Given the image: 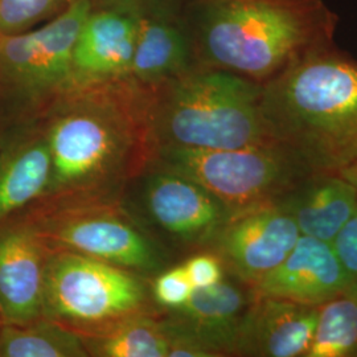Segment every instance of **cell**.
I'll list each match as a JSON object with an SVG mask.
<instances>
[{
	"label": "cell",
	"instance_id": "cell-1",
	"mask_svg": "<svg viewBox=\"0 0 357 357\" xmlns=\"http://www.w3.org/2000/svg\"><path fill=\"white\" fill-rule=\"evenodd\" d=\"M183 20L199 66L259 84L335 44L339 22L323 0H191Z\"/></svg>",
	"mask_w": 357,
	"mask_h": 357
},
{
	"label": "cell",
	"instance_id": "cell-2",
	"mask_svg": "<svg viewBox=\"0 0 357 357\" xmlns=\"http://www.w3.org/2000/svg\"><path fill=\"white\" fill-rule=\"evenodd\" d=\"M147 90L130 78L70 86L33 116L51 151L44 197L66 199L112 181L132 149L147 143Z\"/></svg>",
	"mask_w": 357,
	"mask_h": 357
},
{
	"label": "cell",
	"instance_id": "cell-3",
	"mask_svg": "<svg viewBox=\"0 0 357 357\" xmlns=\"http://www.w3.org/2000/svg\"><path fill=\"white\" fill-rule=\"evenodd\" d=\"M270 139L314 171L357 155V61L335 44L308 52L262 84Z\"/></svg>",
	"mask_w": 357,
	"mask_h": 357
},
{
	"label": "cell",
	"instance_id": "cell-4",
	"mask_svg": "<svg viewBox=\"0 0 357 357\" xmlns=\"http://www.w3.org/2000/svg\"><path fill=\"white\" fill-rule=\"evenodd\" d=\"M146 90L151 147L230 150L273 142L262 112V84L253 79L197 66Z\"/></svg>",
	"mask_w": 357,
	"mask_h": 357
},
{
	"label": "cell",
	"instance_id": "cell-5",
	"mask_svg": "<svg viewBox=\"0 0 357 357\" xmlns=\"http://www.w3.org/2000/svg\"><path fill=\"white\" fill-rule=\"evenodd\" d=\"M159 169L175 172L212 193L231 215L277 200L315 172L289 149L268 142L230 150L153 146Z\"/></svg>",
	"mask_w": 357,
	"mask_h": 357
},
{
	"label": "cell",
	"instance_id": "cell-6",
	"mask_svg": "<svg viewBox=\"0 0 357 357\" xmlns=\"http://www.w3.org/2000/svg\"><path fill=\"white\" fill-rule=\"evenodd\" d=\"M88 0L38 29L0 33V121L10 126L32 119L70 86L72 50L89 13Z\"/></svg>",
	"mask_w": 357,
	"mask_h": 357
},
{
	"label": "cell",
	"instance_id": "cell-7",
	"mask_svg": "<svg viewBox=\"0 0 357 357\" xmlns=\"http://www.w3.org/2000/svg\"><path fill=\"white\" fill-rule=\"evenodd\" d=\"M144 286L128 270L69 250L50 252L44 268V318L106 327L137 314Z\"/></svg>",
	"mask_w": 357,
	"mask_h": 357
},
{
	"label": "cell",
	"instance_id": "cell-8",
	"mask_svg": "<svg viewBox=\"0 0 357 357\" xmlns=\"http://www.w3.org/2000/svg\"><path fill=\"white\" fill-rule=\"evenodd\" d=\"M54 250L89 255L119 268L153 270L159 258L139 230L112 208L75 206L31 220Z\"/></svg>",
	"mask_w": 357,
	"mask_h": 357
},
{
	"label": "cell",
	"instance_id": "cell-9",
	"mask_svg": "<svg viewBox=\"0 0 357 357\" xmlns=\"http://www.w3.org/2000/svg\"><path fill=\"white\" fill-rule=\"evenodd\" d=\"M301 236L293 217L274 200L231 215L215 241L222 262L253 284L281 265Z\"/></svg>",
	"mask_w": 357,
	"mask_h": 357
},
{
	"label": "cell",
	"instance_id": "cell-10",
	"mask_svg": "<svg viewBox=\"0 0 357 357\" xmlns=\"http://www.w3.org/2000/svg\"><path fill=\"white\" fill-rule=\"evenodd\" d=\"M50 253L31 220L0 224V319L26 326L44 318V268Z\"/></svg>",
	"mask_w": 357,
	"mask_h": 357
},
{
	"label": "cell",
	"instance_id": "cell-11",
	"mask_svg": "<svg viewBox=\"0 0 357 357\" xmlns=\"http://www.w3.org/2000/svg\"><path fill=\"white\" fill-rule=\"evenodd\" d=\"M149 215L183 243L215 240L231 212L197 183L166 169H156L144 184Z\"/></svg>",
	"mask_w": 357,
	"mask_h": 357
},
{
	"label": "cell",
	"instance_id": "cell-12",
	"mask_svg": "<svg viewBox=\"0 0 357 357\" xmlns=\"http://www.w3.org/2000/svg\"><path fill=\"white\" fill-rule=\"evenodd\" d=\"M138 26L139 19L132 15L90 8L73 44L70 86L128 78Z\"/></svg>",
	"mask_w": 357,
	"mask_h": 357
},
{
	"label": "cell",
	"instance_id": "cell-13",
	"mask_svg": "<svg viewBox=\"0 0 357 357\" xmlns=\"http://www.w3.org/2000/svg\"><path fill=\"white\" fill-rule=\"evenodd\" d=\"M331 243L301 236L280 266L252 284L253 296L320 306L351 287Z\"/></svg>",
	"mask_w": 357,
	"mask_h": 357
},
{
	"label": "cell",
	"instance_id": "cell-14",
	"mask_svg": "<svg viewBox=\"0 0 357 357\" xmlns=\"http://www.w3.org/2000/svg\"><path fill=\"white\" fill-rule=\"evenodd\" d=\"M319 306L274 296H253L238 332L234 354L245 356H306Z\"/></svg>",
	"mask_w": 357,
	"mask_h": 357
},
{
	"label": "cell",
	"instance_id": "cell-15",
	"mask_svg": "<svg viewBox=\"0 0 357 357\" xmlns=\"http://www.w3.org/2000/svg\"><path fill=\"white\" fill-rule=\"evenodd\" d=\"M8 128L0 141V224L44 197L51 180V151L38 121Z\"/></svg>",
	"mask_w": 357,
	"mask_h": 357
},
{
	"label": "cell",
	"instance_id": "cell-16",
	"mask_svg": "<svg viewBox=\"0 0 357 357\" xmlns=\"http://www.w3.org/2000/svg\"><path fill=\"white\" fill-rule=\"evenodd\" d=\"M302 236L331 243L357 209V190L336 172L315 171L277 200Z\"/></svg>",
	"mask_w": 357,
	"mask_h": 357
},
{
	"label": "cell",
	"instance_id": "cell-17",
	"mask_svg": "<svg viewBox=\"0 0 357 357\" xmlns=\"http://www.w3.org/2000/svg\"><path fill=\"white\" fill-rule=\"evenodd\" d=\"M197 66L183 16L139 19L130 79L142 88L153 89Z\"/></svg>",
	"mask_w": 357,
	"mask_h": 357
},
{
	"label": "cell",
	"instance_id": "cell-18",
	"mask_svg": "<svg viewBox=\"0 0 357 357\" xmlns=\"http://www.w3.org/2000/svg\"><path fill=\"white\" fill-rule=\"evenodd\" d=\"M248 306L245 294L237 286L221 281L195 289L191 298L175 308V321L191 332L213 356L234 354Z\"/></svg>",
	"mask_w": 357,
	"mask_h": 357
},
{
	"label": "cell",
	"instance_id": "cell-19",
	"mask_svg": "<svg viewBox=\"0 0 357 357\" xmlns=\"http://www.w3.org/2000/svg\"><path fill=\"white\" fill-rule=\"evenodd\" d=\"M85 356H89L85 342L54 320L43 318L26 326L0 327V357Z\"/></svg>",
	"mask_w": 357,
	"mask_h": 357
},
{
	"label": "cell",
	"instance_id": "cell-20",
	"mask_svg": "<svg viewBox=\"0 0 357 357\" xmlns=\"http://www.w3.org/2000/svg\"><path fill=\"white\" fill-rule=\"evenodd\" d=\"M89 355L102 357H168L165 323L132 314L103 327L85 342Z\"/></svg>",
	"mask_w": 357,
	"mask_h": 357
},
{
	"label": "cell",
	"instance_id": "cell-21",
	"mask_svg": "<svg viewBox=\"0 0 357 357\" xmlns=\"http://www.w3.org/2000/svg\"><path fill=\"white\" fill-rule=\"evenodd\" d=\"M357 356V287L319 306V318L305 357Z\"/></svg>",
	"mask_w": 357,
	"mask_h": 357
},
{
	"label": "cell",
	"instance_id": "cell-22",
	"mask_svg": "<svg viewBox=\"0 0 357 357\" xmlns=\"http://www.w3.org/2000/svg\"><path fill=\"white\" fill-rule=\"evenodd\" d=\"M76 0H0V33H19L47 23Z\"/></svg>",
	"mask_w": 357,
	"mask_h": 357
},
{
	"label": "cell",
	"instance_id": "cell-23",
	"mask_svg": "<svg viewBox=\"0 0 357 357\" xmlns=\"http://www.w3.org/2000/svg\"><path fill=\"white\" fill-rule=\"evenodd\" d=\"M91 10H113L143 17H181L191 0H88Z\"/></svg>",
	"mask_w": 357,
	"mask_h": 357
},
{
	"label": "cell",
	"instance_id": "cell-24",
	"mask_svg": "<svg viewBox=\"0 0 357 357\" xmlns=\"http://www.w3.org/2000/svg\"><path fill=\"white\" fill-rule=\"evenodd\" d=\"M193 290L195 287L184 266L168 270L160 274L153 283V296L156 302L172 310L183 306L191 298Z\"/></svg>",
	"mask_w": 357,
	"mask_h": 357
},
{
	"label": "cell",
	"instance_id": "cell-25",
	"mask_svg": "<svg viewBox=\"0 0 357 357\" xmlns=\"http://www.w3.org/2000/svg\"><path fill=\"white\" fill-rule=\"evenodd\" d=\"M332 246L352 286L357 287V209L333 238Z\"/></svg>",
	"mask_w": 357,
	"mask_h": 357
},
{
	"label": "cell",
	"instance_id": "cell-26",
	"mask_svg": "<svg viewBox=\"0 0 357 357\" xmlns=\"http://www.w3.org/2000/svg\"><path fill=\"white\" fill-rule=\"evenodd\" d=\"M183 266L195 289H205L213 286L224 278V268L221 259H218L215 255H193Z\"/></svg>",
	"mask_w": 357,
	"mask_h": 357
},
{
	"label": "cell",
	"instance_id": "cell-27",
	"mask_svg": "<svg viewBox=\"0 0 357 357\" xmlns=\"http://www.w3.org/2000/svg\"><path fill=\"white\" fill-rule=\"evenodd\" d=\"M168 336V357H213L191 332L187 331L175 320L165 323Z\"/></svg>",
	"mask_w": 357,
	"mask_h": 357
},
{
	"label": "cell",
	"instance_id": "cell-28",
	"mask_svg": "<svg viewBox=\"0 0 357 357\" xmlns=\"http://www.w3.org/2000/svg\"><path fill=\"white\" fill-rule=\"evenodd\" d=\"M336 174L345 178L347 181H349L357 190V155L355 158H352L347 165L340 167L336 171Z\"/></svg>",
	"mask_w": 357,
	"mask_h": 357
},
{
	"label": "cell",
	"instance_id": "cell-29",
	"mask_svg": "<svg viewBox=\"0 0 357 357\" xmlns=\"http://www.w3.org/2000/svg\"><path fill=\"white\" fill-rule=\"evenodd\" d=\"M0 327H1V319H0Z\"/></svg>",
	"mask_w": 357,
	"mask_h": 357
},
{
	"label": "cell",
	"instance_id": "cell-30",
	"mask_svg": "<svg viewBox=\"0 0 357 357\" xmlns=\"http://www.w3.org/2000/svg\"><path fill=\"white\" fill-rule=\"evenodd\" d=\"M0 141H1V138H0Z\"/></svg>",
	"mask_w": 357,
	"mask_h": 357
}]
</instances>
